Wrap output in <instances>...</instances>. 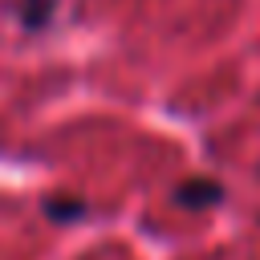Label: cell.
<instances>
[{"mask_svg": "<svg viewBox=\"0 0 260 260\" xmlns=\"http://www.w3.org/2000/svg\"><path fill=\"white\" fill-rule=\"evenodd\" d=\"M219 199H223V187L211 183V179H187V183L175 191V203H179V207H191V211H203V207H211V203H219Z\"/></svg>", "mask_w": 260, "mask_h": 260, "instance_id": "6da1fadb", "label": "cell"}, {"mask_svg": "<svg viewBox=\"0 0 260 260\" xmlns=\"http://www.w3.org/2000/svg\"><path fill=\"white\" fill-rule=\"evenodd\" d=\"M53 8H57V0H20L16 4V12H20V20L32 28V24H45L49 16H53Z\"/></svg>", "mask_w": 260, "mask_h": 260, "instance_id": "7a4b0ae2", "label": "cell"}, {"mask_svg": "<svg viewBox=\"0 0 260 260\" xmlns=\"http://www.w3.org/2000/svg\"><path fill=\"white\" fill-rule=\"evenodd\" d=\"M45 211H49V219H77V215L85 211V203H61V199H49Z\"/></svg>", "mask_w": 260, "mask_h": 260, "instance_id": "3957f363", "label": "cell"}]
</instances>
